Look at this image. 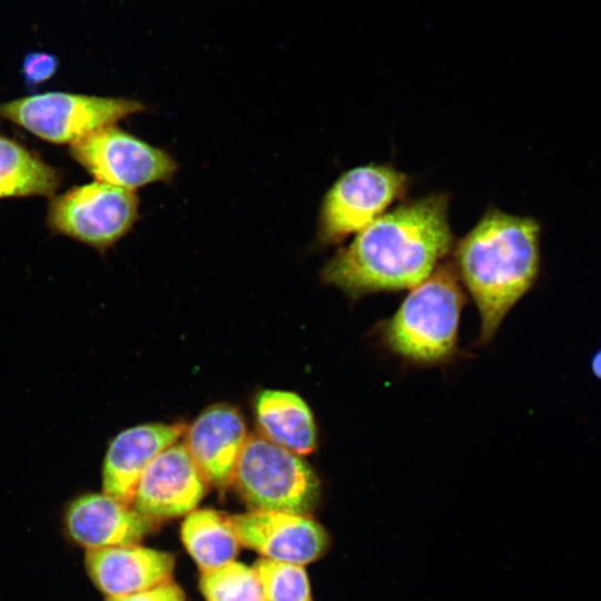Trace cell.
<instances>
[{
  "label": "cell",
  "mask_w": 601,
  "mask_h": 601,
  "mask_svg": "<svg viewBox=\"0 0 601 601\" xmlns=\"http://www.w3.org/2000/svg\"><path fill=\"white\" fill-rule=\"evenodd\" d=\"M247 439L240 413L227 404L206 408L187 431L186 447L206 482L225 489Z\"/></svg>",
  "instance_id": "13"
},
{
  "label": "cell",
  "mask_w": 601,
  "mask_h": 601,
  "mask_svg": "<svg viewBox=\"0 0 601 601\" xmlns=\"http://www.w3.org/2000/svg\"><path fill=\"white\" fill-rule=\"evenodd\" d=\"M106 601H186L183 589L173 581L140 592L110 597Z\"/></svg>",
  "instance_id": "21"
},
{
  "label": "cell",
  "mask_w": 601,
  "mask_h": 601,
  "mask_svg": "<svg viewBox=\"0 0 601 601\" xmlns=\"http://www.w3.org/2000/svg\"><path fill=\"white\" fill-rule=\"evenodd\" d=\"M453 254L459 278L481 316L480 342L486 343L538 277L540 225L490 207L454 244Z\"/></svg>",
  "instance_id": "2"
},
{
  "label": "cell",
  "mask_w": 601,
  "mask_h": 601,
  "mask_svg": "<svg viewBox=\"0 0 601 601\" xmlns=\"http://www.w3.org/2000/svg\"><path fill=\"white\" fill-rule=\"evenodd\" d=\"M464 294L454 265L442 262L413 287L385 324L384 339L396 354L417 363H436L453 354Z\"/></svg>",
  "instance_id": "3"
},
{
  "label": "cell",
  "mask_w": 601,
  "mask_h": 601,
  "mask_svg": "<svg viewBox=\"0 0 601 601\" xmlns=\"http://www.w3.org/2000/svg\"><path fill=\"white\" fill-rule=\"evenodd\" d=\"M228 519L240 545L266 559L304 566L329 546L326 530L311 515L252 511Z\"/></svg>",
  "instance_id": "9"
},
{
  "label": "cell",
  "mask_w": 601,
  "mask_h": 601,
  "mask_svg": "<svg viewBox=\"0 0 601 601\" xmlns=\"http://www.w3.org/2000/svg\"><path fill=\"white\" fill-rule=\"evenodd\" d=\"M61 174L14 139L0 135V199L51 197Z\"/></svg>",
  "instance_id": "17"
},
{
  "label": "cell",
  "mask_w": 601,
  "mask_h": 601,
  "mask_svg": "<svg viewBox=\"0 0 601 601\" xmlns=\"http://www.w3.org/2000/svg\"><path fill=\"white\" fill-rule=\"evenodd\" d=\"M258 425L265 439L297 455L316 447V425L312 411L297 394L288 391H262L255 402Z\"/></svg>",
  "instance_id": "15"
},
{
  "label": "cell",
  "mask_w": 601,
  "mask_h": 601,
  "mask_svg": "<svg viewBox=\"0 0 601 601\" xmlns=\"http://www.w3.org/2000/svg\"><path fill=\"white\" fill-rule=\"evenodd\" d=\"M199 589L207 601H265L254 566L235 560L203 571Z\"/></svg>",
  "instance_id": "18"
},
{
  "label": "cell",
  "mask_w": 601,
  "mask_h": 601,
  "mask_svg": "<svg viewBox=\"0 0 601 601\" xmlns=\"http://www.w3.org/2000/svg\"><path fill=\"white\" fill-rule=\"evenodd\" d=\"M65 526L73 542L96 550L138 544L156 529V521L105 493H90L69 504Z\"/></svg>",
  "instance_id": "11"
},
{
  "label": "cell",
  "mask_w": 601,
  "mask_h": 601,
  "mask_svg": "<svg viewBox=\"0 0 601 601\" xmlns=\"http://www.w3.org/2000/svg\"><path fill=\"white\" fill-rule=\"evenodd\" d=\"M141 110L131 99L51 91L1 102L0 118L42 140L72 145Z\"/></svg>",
  "instance_id": "5"
},
{
  "label": "cell",
  "mask_w": 601,
  "mask_h": 601,
  "mask_svg": "<svg viewBox=\"0 0 601 601\" xmlns=\"http://www.w3.org/2000/svg\"><path fill=\"white\" fill-rule=\"evenodd\" d=\"M592 371L598 378H601V351L592 359Z\"/></svg>",
  "instance_id": "22"
},
{
  "label": "cell",
  "mask_w": 601,
  "mask_h": 601,
  "mask_svg": "<svg viewBox=\"0 0 601 601\" xmlns=\"http://www.w3.org/2000/svg\"><path fill=\"white\" fill-rule=\"evenodd\" d=\"M180 536L201 572L234 561L240 548L228 516L210 509L187 514Z\"/></svg>",
  "instance_id": "16"
},
{
  "label": "cell",
  "mask_w": 601,
  "mask_h": 601,
  "mask_svg": "<svg viewBox=\"0 0 601 601\" xmlns=\"http://www.w3.org/2000/svg\"><path fill=\"white\" fill-rule=\"evenodd\" d=\"M254 569L265 601H312L309 580L303 565L260 558Z\"/></svg>",
  "instance_id": "19"
},
{
  "label": "cell",
  "mask_w": 601,
  "mask_h": 601,
  "mask_svg": "<svg viewBox=\"0 0 601 601\" xmlns=\"http://www.w3.org/2000/svg\"><path fill=\"white\" fill-rule=\"evenodd\" d=\"M205 482L186 445L174 443L142 473L132 508L155 521L189 514L206 493Z\"/></svg>",
  "instance_id": "10"
},
{
  "label": "cell",
  "mask_w": 601,
  "mask_h": 601,
  "mask_svg": "<svg viewBox=\"0 0 601 601\" xmlns=\"http://www.w3.org/2000/svg\"><path fill=\"white\" fill-rule=\"evenodd\" d=\"M70 155L98 181L129 190L168 181L177 169V164L166 151L115 125L70 145Z\"/></svg>",
  "instance_id": "8"
},
{
  "label": "cell",
  "mask_w": 601,
  "mask_h": 601,
  "mask_svg": "<svg viewBox=\"0 0 601 601\" xmlns=\"http://www.w3.org/2000/svg\"><path fill=\"white\" fill-rule=\"evenodd\" d=\"M138 206L134 190L97 180L52 197L47 225L55 234L105 250L131 229Z\"/></svg>",
  "instance_id": "7"
},
{
  "label": "cell",
  "mask_w": 601,
  "mask_h": 601,
  "mask_svg": "<svg viewBox=\"0 0 601 601\" xmlns=\"http://www.w3.org/2000/svg\"><path fill=\"white\" fill-rule=\"evenodd\" d=\"M231 483L253 511L309 515L321 495L304 460L258 435L247 436Z\"/></svg>",
  "instance_id": "4"
},
{
  "label": "cell",
  "mask_w": 601,
  "mask_h": 601,
  "mask_svg": "<svg viewBox=\"0 0 601 601\" xmlns=\"http://www.w3.org/2000/svg\"><path fill=\"white\" fill-rule=\"evenodd\" d=\"M88 575L107 595L120 597L173 581L175 555L138 544L88 550Z\"/></svg>",
  "instance_id": "12"
},
{
  "label": "cell",
  "mask_w": 601,
  "mask_h": 601,
  "mask_svg": "<svg viewBox=\"0 0 601 601\" xmlns=\"http://www.w3.org/2000/svg\"><path fill=\"white\" fill-rule=\"evenodd\" d=\"M410 187V177L390 164H367L344 171L326 191L318 216L317 238L336 245L370 225Z\"/></svg>",
  "instance_id": "6"
},
{
  "label": "cell",
  "mask_w": 601,
  "mask_h": 601,
  "mask_svg": "<svg viewBox=\"0 0 601 601\" xmlns=\"http://www.w3.org/2000/svg\"><path fill=\"white\" fill-rule=\"evenodd\" d=\"M58 69V59L47 52H30L22 63V76L29 87L39 86L49 80Z\"/></svg>",
  "instance_id": "20"
},
{
  "label": "cell",
  "mask_w": 601,
  "mask_h": 601,
  "mask_svg": "<svg viewBox=\"0 0 601 601\" xmlns=\"http://www.w3.org/2000/svg\"><path fill=\"white\" fill-rule=\"evenodd\" d=\"M183 424H141L120 432L109 444L102 466L104 493L131 505L138 482L154 459L185 432Z\"/></svg>",
  "instance_id": "14"
},
{
  "label": "cell",
  "mask_w": 601,
  "mask_h": 601,
  "mask_svg": "<svg viewBox=\"0 0 601 601\" xmlns=\"http://www.w3.org/2000/svg\"><path fill=\"white\" fill-rule=\"evenodd\" d=\"M450 195L402 200L355 234L322 269V279L351 297L417 286L454 247Z\"/></svg>",
  "instance_id": "1"
}]
</instances>
